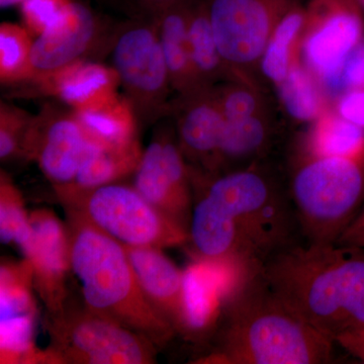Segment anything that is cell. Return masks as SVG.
Here are the masks:
<instances>
[{
    "label": "cell",
    "mask_w": 364,
    "mask_h": 364,
    "mask_svg": "<svg viewBox=\"0 0 364 364\" xmlns=\"http://www.w3.org/2000/svg\"><path fill=\"white\" fill-rule=\"evenodd\" d=\"M198 260L258 272L304 241L287 182L267 162L214 176L191 210Z\"/></svg>",
    "instance_id": "6da1fadb"
},
{
    "label": "cell",
    "mask_w": 364,
    "mask_h": 364,
    "mask_svg": "<svg viewBox=\"0 0 364 364\" xmlns=\"http://www.w3.org/2000/svg\"><path fill=\"white\" fill-rule=\"evenodd\" d=\"M258 272L294 312L335 342L364 327V247L304 240Z\"/></svg>",
    "instance_id": "7a4b0ae2"
},
{
    "label": "cell",
    "mask_w": 364,
    "mask_h": 364,
    "mask_svg": "<svg viewBox=\"0 0 364 364\" xmlns=\"http://www.w3.org/2000/svg\"><path fill=\"white\" fill-rule=\"evenodd\" d=\"M222 308L217 346L205 363L326 364L336 342L306 322L259 272L239 275Z\"/></svg>",
    "instance_id": "3957f363"
},
{
    "label": "cell",
    "mask_w": 364,
    "mask_h": 364,
    "mask_svg": "<svg viewBox=\"0 0 364 364\" xmlns=\"http://www.w3.org/2000/svg\"><path fill=\"white\" fill-rule=\"evenodd\" d=\"M69 215V262L82 286L86 308L151 341H166L173 325L144 294L123 244L75 210Z\"/></svg>",
    "instance_id": "277c9868"
},
{
    "label": "cell",
    "mask_w": 364,
    "mask_h": 364,
    "mask_svg": "<svg viewBox=\"0 0 364 364\" xmlns=\"http://www.w3.org/2000/svg\"><path fill=\"white\" fill-rule=\"evenodd\" d=\"M287 188L304 240L336 243L364 205V159L305 152Z\"/></svg>",
    "instance_id": "5b68a950"
},
{
    "label": "cell",
    "mask_w": 364,
    "mask_h": 364,
    "mask_svg": "<svg viewBox=\"0 0 364 364\" xmlns=\"http://www.w3.org/2000/svg\"><path fill=\"white\" fill-rule=\"evenodd\" d=\"M59 188L69 210L124 246L161 249L181 245L189 239L186 229L153 207L135 188L109 183L87 191Z\"/></svg>",
    "instance_id": "8992f818"
},
{
    "label": "cell",
    "mask_w": 364,
    "mask_h": 364,
    "mask_svg": "<svg viewBox=\"0 0 364 364\" xmlns=\"http://www.w3.org/2000/svg\"><path fill=\"white\" fill-rule=\"evenodd\" d=\"M52 359L78 364L154 363L151 340L116 320L85 310L52 314Z\"/></svg>",
    "instance_id": "52a82bcc"
},
{
    "label": "cell",
    "mask_w": 364,
    "mask_h": 364,
    "mask_svg": "<svg viewBox=\"0 0 364 364\" xmlns=\"http://www.w3.org/2000/svg\"><path fill=\"white\" fill-rule=\"evenodd\" d=\"M296 0H207L218 48L231 79L253 83L268 41Z\"/></svg>",
    "instance_id": "ba28073f"
},
{
    "label": "cell",
    "mask_w": 364,
    "mask_h": 364,
    "mask_svg": "<svg viewBox=\"0 0 364 364\" xmlns=\"http://www.w3.org/2000/svg\"><path fill=\"white\" fill-rule=\"evenodd\" d=\"M363 33L356 0H312L299 39L306 67L318 80L338 73Z\"/></svg>",
    "instance_id": "9c48e42d"
},
{
    "label": "cell",
    "mask_w": 364,
    "mask_h": 364,
    "mask_svg": "<svg viewBox=\"0 0 364 364\" xmlns=\"http://www.w3.org/2000/svg\"><path fill=\"white\" fill-rule=\"evenodd\" d=\"M135 188L171 221L188 232L191 191L182 151L166 140L148 146L136 169Z\"/></svg>",
    "instance_id": "30bf717a"
},
{
    "label": "cell",
    "mask_w": 364,
    "mask_h": 364,
    "mask_svg": "<svg viewBox=\"0 0 364 364\" xmlns=\"http://www.w3.org/2000/svg\"><path fill=\"white\" fill-rule=\"evenodd\" d=\"M32 240L23 251L33 270L41 296L52 314L65 308L66 273L69 262L68 234L61 223L46 210L30 215Z\"/></svg>",
    "instance_id": "8fae6325"
},
{
    "label": "cell",
    "mask_w": 364,
    "mask_h": 364,
    "mask_svg": "<svg viewBox=\"0 0 364 364\" xmlns=\"http://www.w3.org/2000/svg\"><path fill=\"white\" fill-rule=\"evenodd\" d=\"M114 62L121 83L141 100L161 97L170 82L159 38L150 28L124 32L114 47Z\"/></svg>",
    "instance_id": "7c38bea8"
},
{
    "label": "cell",
    "mask_w": 364,
    "mask_h": 364,
    "mask_svg": "<svg viewBox=\"0 0 364 364\" xmlns=\"http://www.w3.org/2000/svg\"><path fill=\"white\" fill-rule=\"evenodd\" d=\"M92 13L71 1L58 20L38 36L31 52V79H38L78 61L95 37Z\"/></svg>",
    "instance_id": "4fadbf2b"
},
{
    "label": "cell",
    "mask_w": 364,
    "mask_h": 364,
    "mask_svg": "<svg viewBox=\"0 0 364 364\" xmlns=\"http://www.w3.org/2000/svg\"><path fill=\"white\" fill-rule=\"evenodd\" d=\"M136 279L153 306L173 325L186 328L184 272L151 246H124Z\"/></svg>",
    "instance_id": "5bb4252c"
},
{
    "label": "cell",
    "mask_w": 364,
    "mask_h": 364,
    "mask_svg": "<svg viewBox=\"0 0 364 364\" xmlns=\"http://www.w3.org/2000/svg\"><path fill=\"white\" fill-rule=\"evenodd\" d=\"M88 141L90 136L73 114L54 119L40 136L31 128L25 146L36 155L45 176L62 188L73 183Z\"/></svg>",
    "instance_id": "9a60e30c"
},
{
    "label": "cell",
    "mask_w": 364,
    "mask_h": 364,
    "mask_svg": "<svg viewBox=\"0 0 364 364\" xmlns=\"http://www.w3.org/2000/svg\"><path fill=\"white\" fill-rule=\"evenodd\" d=\"M36 81L43 90L73 107L74 111L87 109L114 97L121 83L116 69L79 60Z\"/></svg>",
    "instance_id": "2e32d148"
},
{
    "label": "cell",
    "mask_w": 364,
    "mask_h": 364,
    "mask_svg": "<svg viewBox=\"0 0 364 364\" xmlns=\"http://www.w3.org/2000/svg\"><path fill=\"white\" fill-rule=\"evenodd\" d=\"M188 97V105L179 117L181 151L215 173V158L226 119L214 93L205 90Z\"/></svg>",
    "instance_id": "e0dca14e"
},
{
    "label": "cell",
    "mask_w": 364,
    "mask_h": 364,
    "mask_svg": "<svg viewBox=\"0 0 364 364\" xmlns=\"http://www.w3.org/2000/svg\"><path fill=\"white\" fill-rule=\"evenodd\" d=\"M275 132L267 112L226 121L215 158V172L236 171L267 162Z\"/></svg>",
    "instance_id": "ac0fdd59"
},
{
    "label": "cell",
    "mask_w": 364,
    "mask_h": 364,
    "mask_svg": "<svg viewBox=\"0 0 364 364\" xmlns=\"http://www.w3.org/2000/svg\"><path fill=\"white\" fill-rule=\"evenodd\" d=\"M189 7L173 4L163 16L160 26V44L168 69L170 83L184 97L203 90L191 60L188 40Z\"/></svg>",
    "instance_id": "d6986e66"
},
{
    "label": "cell",
    "mask_w": 364,
    "mask_h": 364,
    "mask_svg": "<svg viewBox=\"0 0 364 364\" xmlns=\"http://www.w3.org/2000/svg\"><path fill=\"white\" fill-rule=\"evenodd\" d=\"M141 156L142 153L138 143L114 147L97 142L90 136L75 179L67 186L87 191L112 183L132 170H136Z\"/></svg>",
    "instance_id": "ffe728a7"
},
{
    "label": "cell",
    "mask_w": 364,
    "mask_h": 364,
    "mask_svg": "<svg viewBox=\"0 0 364 364\" xmlns=\"http://www.w3.org/2000/svg\"><path fill=\"white\" fill-rule=\"evenodd\" d=\"M86 133L97 142L114 147L136 143L134 109L119 95L102 104L74 111Z\"/></svg>",
    "instance_id": "44dd1931"
},
{
    "label": "cell",
    "mask_w": 364,
    "mask_h": 364,
    "mask_svg": "<svg viewBox=\"0 0 364 364\" xmlns=\"http://www.w3.org/2000/svg\"><path fill=\"white\" fill-rule=\"evenodd\" d=\"M305 152L317 156L364 159V129L328 109L314 122Z\"/></svg>",
    "instance_id": "7402d4cb"
},
{
    "label": "cell",
    "mask_w": 364,
    "mask_h": 364,
    "mask_svg": "<svg viewBox=\"0 0 364 364\" xmlns=\"http://www.w3.org/2000/svg\"><path fill=\"white\" fill-rule=\"evenodd\" d=\"M305 18L306 9L299 4L294 6L275 28L261 57L259 67L263 75L277 86L284 80L298 58L296 51Z\"/></svg>",
    "instance_id": "603a6c76"
},
{
    "label": "cell",
    "mask_w": 364,
    "mask_h": 364,
    "mask_svg": "<svg viewBox=\"0 0 364 364\" xmlns=\"http://www.w3.org/2000/svg\"><path fill=\"white\" fill-rule=\"evenodd\" d=\"M188 40L193 68L203 90L210 81L230 75L218 48L205 2L189 7Z\"/></svg>",
    "instance_id": "cb8c5ba5"
},
{
    "label": "cell",
    "mask_w": 364,
    "mask_h": 364,
    "mask_svg": "<svg viewBox=\"0 0 364 364\" xmlns=\"http://www.w3.org/2000/svg\"><path fill=\"white\" fill-rule=\"evenodd\" d=\"M277 90L287 114L296 121L314 123L328 111L326 95L318 78L298 58Z\"/></svg>",
    "instance_id": "d4e9b609"
},
{
    "label": "cell",
    "mask_w": 364,
    "mask_h": 364,
    "mask_svg": "<svg viewBox=\"0 0 364 364\" xmlns=\"http://www.w3.org/2000/svg\"><path fill=\"white\" fill-rule=\"evenodd\" d=\"M32 40L28 30L14 23L0 26V78L4 83L31 79Z\"/></svg>",
    "instance_id": "484cf974"
},
{
    "label": "cell",
    "mask_w": 364,
    "mask_h": 364,
    "mask_svg": "<svg viewBox=\"0 0 364 364\" xmlns=\"http://www.w3.org/2000/svg\"><path fill=\"white\" fill-rule=\"evenodd\" d=\"M33 270L28 261L23 264H2L0 272V318L35 315L30 284Z\"/></svg>",
    "instance_id": "4316f807"
},
{
    "label": "cell",
    "mask_w": 364,
    "mask_h": 364,
    "mask_svg": "<svg viewBox=\"0 0 364 364\" xmlns=\"http://www.w3.org/2000/svg\"><path fill=\"white\" fill-rule=\"evenodd\" d=\"M30 215H26L20 193L1 176L0 186V237L2 243H14L25 250L32 240Z\"/></svg>",
    "instance_id": "83f0119b"
},
{
    "label": "cell",
    "mask_w": 364,
    "mask_h": 364,
    "mask_svg": "<svg viewBox=\"0 0 364 364\" xmlns=\"http://www.w3.org/2000/svg\"><path fill=\"white\" fill-rule=\"evenodd\" d=\"M33 317L21 315L0 321L1 363H31L41 360L33 343Z\"/></svg>",
    "instance_id": "f1b7e54d"
},
{
    "label": "cell",
    "mask_w": 364,
    "mask_h": 364,
    "mask_svg": "<svg viewBox=\"0 0 364 364\" xmlns=\"http://www.w3.org/2000/svg\"><path fill=\"white\" fill-rule=\"evenodd\" d=\"M226 121H236L267 112L264 98L258 86L235 80L214 93Z\"/></svg>",
    "instance_id": "f546056e"
},
{
    "label": "cell",
    "mask_w": 364,
    "mask_h": 364,
    "mask_svg": "<svg viewBox=\"0 0 364 364\" xmlns=\"http://www.w3.org/2000/svg\"><path fill=\"white\" fill-rule=\"evenodd\" d=\"M326 95L339 100L352 90H364V42L347 57L338 73L318 80Z\"/></svg>",
    "instance_id": "4dcf8cb0"
},
{
    "label": "cell",
    "mask_w": 364,
    "mask_h": 364,
    "mask_svg": "<svg viewBox=\"0 0 364 364\" xmlns=\"http://www.w3.org/2000/svg\"><path fill=\"white\" fill-rule=\"evenodd\" d=\"M72 0H26L21 4V16L26 30L36 35H41L52 26Z\"/></svg>",
    "instance_id": "1f68e13d"
},
{
    "label": "cell",
    "mask_w": 364,
    "mask_h": 364,
    "mask_svg": "<svg viewBox=\"0 0 364 364\" xmlns=\"http://www.w3.org/2000/svg\"><path fill=\"white\" fill-rule=\"evenodd\" d=\"M31 124L26 116L9 107H1L0 117V157H11L21 146V134H28Z\"/></svg>",
    "instance_id": "d6a6232c"
},
{
    "label": "cell",
    "mask_w": 364,
    "mask_h": 364,
    "mask_svg": "<svg viewBox=\"0 0 364 364\" xmlns=\"http://www.w3.org/2000/svg\"><path fill=\"white\" fill-rule=\"evenodd\" d=\"M336 112L351 123L364 129V90H352L339 98Z\"/></svg>",
    "instance_id": "836d02e7"
},
{
    "label": "cell",
    "mask_w": 364,
    "mask_h": 364,
    "mask_svg": "<svg viewBox=\"0 0 364 364\" xmlns=\"http://www.w3.org/2000/svg\"><path fill=\"white\" fill-rule=\"evenodd\" d=\"M336 344L364 363V327L342 335L337 338Z\"/></svg>",
    "instance_id": "e575fe53"
},
{
    "label": "cell",
    "mask_w": 364,
    "mask_h": 364,
    "mask_svg": "<svg viewBox=\"0 0 364 364\" xmlns=\"http://www.w3.org/2000/svg\"><path fill=\"white\" fill-rule=\"evenodd\" d=\"M338 243L364 247V205L355 219L340 237Z\"/></svg>",
    "instance_id": "d590c367"
},
{
    "label": "cell",
    "mask_w": 364,
    "mask_h": 364,
    "mask_svg": "<svg viewBox=\"0 0 364 364\" xmlns=\"http://www.w3.org/2000/svg\"><path fill=\"white\" fill-rule=\"evenodd\" d=\"M26 0H0L1 7H9L14 6V4H23Z\"/></svg>",
    "instance_id": "8d00e7d4"
},
{
    "label": "cell",
    "mask_w": 364,
    "mask_h": 364,
    "mask_svg": "<svg viewBox=\"0 0 364 364\" xmlns=\"http://www.w3.org/2000/svg\"><path fill=\"white\" fill-rule=\"evenodd\" d=\"M358 1L360 2V4L364 6V0H358Z\"/></svg>",
    "instance_id": "74e56055"
}]
</instances>
